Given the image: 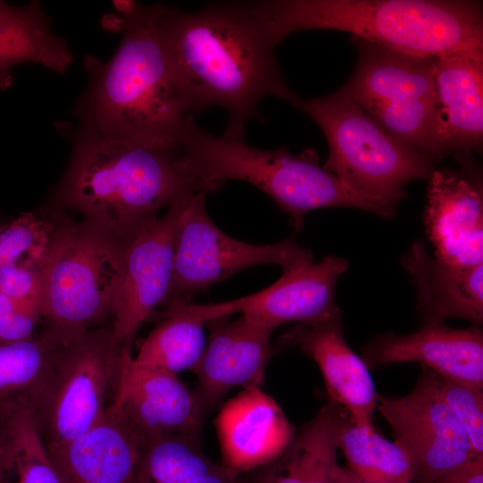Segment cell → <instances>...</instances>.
I'll return each instance as SVG.
<instances>
[{
  "label": "cell",
  "instance_id": "1",
  "mask_svg": "<svg viewBox=\"0 0 483 483\" xmlns=\"http://www.w3.org/2000/svg\"><path fill=\"white\" fill-rule=\"evenodd\" d=\"M166 33L185 112L223 107L226 136L245 139L247 122L263 121L258 106L265 97L291 104L298 97L248 3H212L193 12L167 7Z\"/></svg>",
  "mask_w": 483,
  "mask_h": 483
},
{
  "label": "cell",
  "instance_id": "2",
  "mask_svg": "<svg viewBox=\"0 0 483 483\" xmlns=\"http://www.w3.org/2000/svg\"><path fill=\"white\" fill-rule=\"evenodd\" d=\"M167 7L138 4L121 15L122 41L110 60L88 55L89 87L75 108L79 127L157 148H179L187 117L175 80Z\"/></svg>",
  "mask_w": 483,
  "mask_h": 483
},
{
  "label": "cell",
  "instance_id": "3",
  "mask_svg": "<svg viewBox=\"0 0 483 483\" xmlns=\"http://www.w3.org/2000/svg\"><path fill=\"white\" fill-rule=\"evenodd\" d=\"M72 140L55 199L109 235L129 236L183 194L212 192L193 174L182 145L151 147L80 127Z\"/></svg>",
  "mask_w": 483,
  "mask_h": 483
},
{
  "label": "cell",
  "instance_id": "4",
  "mask_svg": "<svg viewBox=\"0 0 483 483\" xmlns=\"http://www.w3.org/2000/svg\"><path fill=\"white\" fill-rule=\"evenodd\" d=\"M249 7L275 48L298 30H336L421 57L483 52L479 1L267 0Z\"/></svg>",
  "mask_w": 483,
  "mask_h": 483
},
{
  "label": "cell",
  "instance_id": "5",
  "mask_svg": "<svg viewBox=\"0 0 483 483\" xmlns=\"http://www.w3.org/2000/svg\"><path fill=\"white\" fill-rule=\"evenodd\" d=\"M181 143L186 160L197 178L212 192L227 180L249 182L266 194L290 217L296 232L305 216L315 209L347 207L377 216L383 204L348 187L319 165L314 148L292 154L286 147L261 149L245 139L213 135L187 114Z\"/></svg>",
  "mask_w": 483,
  "mask_h": 483
},
{
  "label": "cell",
  "instance_id": "6",
  "mask_svg": "<svg viewBox=\"0 0 483 483\" xmlns=\"http://www.w3.org/2000/svg\"><path fill=\"white\" fill-rule=\"evenodd\" d=\"M125 238L85 222L61 223L39 277L47 328L71 337L114 318Z\"/></svg>",
  "mask_w": 483,
  "mask_h": 483
},
{
  "label": "cell",
  "instance_id": "7",
  "mask_svg": "<svg viewBox=\"0 0 483 483\" xmlns=\"http://www.w3.org/2000/svg\"><path fill=\"white\" fill-rule=\"evenodd\" d=\"M292 105L322 130L329 150L323 167L355 191L395 208L410 182L429 176L428 157L395 140L339 89Z\"/></svg>",
  "mask_w": 483,
  "mask_h": 483
},
{
  "label": "cell",
  "instance_id": "8",
  "mask_svg": "<svg viewBox=\"0 0 483 483\" xmlns=\"http://www.w3.org/2000/svg\"><path fill=\"white\" fill-rule=\"evenodd\" d=\"M126 352L131 349L116 342L112 324L64 341L30 411L46 449L70 442L102 417Z\"/></svg>",
  "mask_w": 483,
  "mask_h": 483
},
{
  "label": "cell",
  "instance_id": "9",
  "mask_svg": "<svg viewBox=\"0 0 483 483\" xmlns=\"http://www.w3.org/2000/svg\"><path fill=\"white\" fill-rule=\"evenodd\" d=\"M356 69L339 89L398 142L429 158L436 97L433 57L356 37Z\"/></svg>",
  "mask_w": 483,
  "mask_h": 483
},
{
  "label": "cell",
  "instance_id": "10",
  "mask_svg": "<svg viewBox=\"0 0 483 483\" xmlns=\"http://www.w3.org/2000/svg\"><path fill=\"white\" fill-rule=\"evenodd\" d=\"M204 192L190 193L180 218L174 252V274L165 307L188 302L244 268L275 264L283 271L313 261L310 250L300 247L294 237L257 245L233 239L208 216Z\"/></svg>",
  "mask_w": 483,
  "mask_h": 483
},
{
  "label": "cell",
  "instance_id": "11",
  "mask_svg": "<svg viewBox=\"0 0 483 483\" xmlns=\"http://www.w3.org/2000/svg\"><path fill=\"white\" fill-rule=\"evenodd\" d=\"M190 193L173 201L161 217L125 237L112 321L114 337L125 348L131 349L142 324L165 305L174 274L178 225Z\"/></svg>",
  "mask_w": 483,
  "mask_h": 483
},
{
  "label": "cell",
  "instance_id": "12",
  "mask_svg": "<svg viewBox=\"0 0 483 483\" xmlns=\"http://www.w3.org/2000/svg\"><path fill=\"white\" fill-rule=\"evenodd\" d=\"M414 389L401 397L377 395L376 410L390 424L421 482L434 483L476 456L442 400L436 373L423 367Z\"/></svg>",
  "mask_w": 483,
  "mask_h": 483
},
{
  "label": "cell",
  "instance_id": "13",
  "mask_svg": "<svg viewBox=\"0 0 483 483\" xmlns=\"http://www.w3.org/2000/svg\"><path fill=\"white\" fill-rule=\"evenodd\" d=\"M348 266L343 258L327 256L284 271L275 283L253 294L214 304L186 302L181 309L204 324L234 313L272 330L290 322L313 323L338 310L335 286Z\"/></svg>",
  "mask_w": 483,
  "mask_h": 483
},
{
  "label": "cell",
  "instance_id": "14",
  "mask_svg": "<svg viewBox=\"0 0 483 483\" xmlns=\"http://www.w3.org/2000/svg\"><path fill=\"white\" fill-rule=\"evenodd\" d=\"M126 352L113 396L140 449L167 436L199 439L205 415L201 402L177 375L135 366Z\"/></svg>",
  "mask_w": 483,
  "mask_h": 483
},
{
  "label": "cell",
  "instance_id": "15",
  "mask_svg": "<svg viewBox=\"0 0 483 483\" xmlns=\"http://www.w3.org/2000/svg\"><path fill=\"white\" fill-rule=\"evenodd\" d=\"M216 318L205 323L210 335L197 366L194 393L206 411L232 388L259 386L273 353L270 336L274 330L242 316Z\"/></svg>",
  "mask_w": 483,
  "mask_h": 483
},
{
  "label": "cell",
  "instance_id": "16",
  "mask_svg": "<svg viewBox=\"0 0 483 483\" xmlns=\"http://www.w3.org/2000/svg\"><path fill=\"white\" fill-rule=\"evenodd\" d=\"M280 343L297 346L314 359L333 402L343 406L357 426H374L377 394L369 368L344 339L339 309L321 320L297 324Z\"/></svg>",
  "mask_w": 483,
  "mask_h": 483
},
{
  "label": "cell",
  "instance_id": "17",
  "mask_svg": "<svg viewBox=\"0 0 483 483\" xmlns=\"http://www.w3.org/2000/svg\"><path fill=\"white\" fill-rule=\"evenodd\" d=\"M222 464L237 474L276 460L294 438V428L277 402L259 386L243 389L216 419Z\"/></svg>",
  "mask_w": 483,
  "mask_h": 483
},
{
  "label": "cell",
  "instance_id": "18",
  "mask_svg": "<svg viewBox=\"0 0 483 483\" xmlns=\"http://www.w3.org/2000/svg\"><path fill=\"white\" fill-rule=\"evenodd\" d=\"M368 368L419 362L437 375L483 388V334L477 327L457 330L426 326L407 335H383L363 349Z\"/></svg>",
  "mask_w": 483,
  "mask_h": 483
},
{
  "label": "cell",
  "instance_id": "19",
  "mask_svg": "<svg viewBox=\"0 0 483 483\" xmlns=\"http://www.w3.org/2000/svg\"><path fill=\"white\" fill-rule=\"evenodd\" d=\"M436 106L430 156L479 148L483 136V52L433 57Z\"/></svg>",
  "mask_w": 483,
  "mask_h": 483
},
{
  "label": "cell",
  "instance_id": "20",
  "mask_svg": "<svg viewBox=\"0 0 483 483\" xmlns=\"http://www.w3.org/2000/svg\"><path fill=\"white\" fill-rule=\"evenodd\" d=\"M423 221L435 258L453 267L483 264V199L464 178L446 171L429 174Z\"/></svg>",
  "mask_w": 483,
  "mask_h": 483
},
{
  "label": "cell",
  "instance_id": "21",
  "mask_svg": "<svg viewBox=\"0 0 483 483\" xmlns=\"http://www.w3.org/2000/svg\"><path fill=\"white\" fill-rule=\"evenodd\" d=\"M46 450L61 483H131L140 453L114 398L89 429Z\"/></svg>",
  "mask_w": 483,
  "mask_h": 483
},
{
  "label": "cell",
  "instance_id": "22",
  "mask_svg": "<svg viewBox=\"0 0 483 483\" xmlns=\"http://www.w3.org/2000/svg\"><path fill=\"white\" fill-rule=\"evenodd\" d=\"M417 292V309L427 326L449 318L483 321V264L459 267L428 253L422 241L414 242L401 258Z\"/></svg>",
  "mask_w": 483,
  "mask_h": 483
},
{
  "label": "cell",
  "instance_id": "23",
  "mask_svg": "<svg viewBox=\"0 0 483 483\" xmlns=\"http://www.w3.org/2000/svg\"><path fill=\"white\" fill-rule=\"evenodd\" d=\"M74 62L67 42L56 36L38 1L15 6L0 1V89L12 83L13 69L33 63L64 74Z\"/></svg>",
  "mask_w": 483,
  "mask_h": 483
},
{
  "label": "cell",
  "instance_id": "24",
  "mask_svg": "<svg viewBox=\"0 0 483 483\" xmlns=\"http://www.w3.org/2000/svg\"><path fill=\"white\" fill-rule=\"evenodd\" d=\"M58 225L35 212L0 225V292L38 301L40 273Z\"/></svg>",
  "mask_w": 483,
  "mask_h": 483
},
{
  "label": "cell",
  "instance_id": "25",
  "mask_svg": "<svg viewBox=\"0 0 483 483\" xmlns=\"http://www.w3.org/2000/svg\"><path fill=\"white\" fill-rule=\"evenodd\" d=\"M67 337L46 327L39 335L0 342V408L31 410Z\"/></svg>",
  "mask_w": 483,
  "mask_h": 483
},
{
  "label": "cell",
  "instance_id": "26",
  "mask_svg": "<svg viewBox=\"0 0 483 483\" xmlns=\"http://www.w3.org/2000/svg\"><path fill=\"white\" fill-rule=\"evenodd\" d=\"M131 483H245L223 464L209 459L198 439L167 436L140 449Z\"/></svg>",
  "mask_w": 483,
  "mask_h": 483
},
{
  "label": "cell",
  "instance_id": "27",
  "mask_svg": "<svg viewBox=\"0 0 483 483\" xmlns=\"http://www.w3.org/2000/svg\"><path fill=\"white\" fill-rule=\"evenodd\" d=\"M336 444L350 471L363 482L411 483L415 479L411 461L404 449L386 439L374 426L361 428L349 415H342Z\"/></svg>",
  "mask_w": 483,
  "mask_h": 483
},
{
  "label": "cell",
  "instance_id": "28",
  "mask_svg": "<svg viewBox=\"0 0 483 483\" xmlns=\"http://www.w3.org/2000/svg\"><path fill=\"white\" fill-rule=\"evenodd\" d=\"M157 314L158 323L132 357V364L175 375L192 370L208 343L205 324L174 306Z\"/></svg>",
  "mask_w": 483,
  "mask_h": 483
},
{
  "label": "cell",
  "instance_id": "29",
  "mask_svg": "<svg viewBox=\"0 0 483 483\" xmlns=\"http://www.w3.org/2000/svg\"><path fill=\"white\" fill-rule=\"evenodd\" d=\"M0 483H61L30 410L14 416L11 437L0 454Z\"/></svg>",
  "mask_w": 483,
  "mask_h": 483
},
{
  "label": "cell",
  "instance_id": "30",
  "mask_svg": "<svg viewBox=\"0 0 483 483\" xmlns=\"http://www.w3.org/2000/svg\"><path fill=\"white\" fill-rule=\"evenodd\" d=\"M342 413L335 404L325 405L303 428L306 483H341L343 469L337 463L336 434Z\"/></svg>",
  "mask_w": 483,
  "mask_h": 483
},
{
  "label": "cell",
  "instance_id": "31",
  "mask_svg": "<svg viewBox=\"0 0 483 483\" xmlns=\"http://www.w3.org/2000/svg\"><path fill=\"white\" fill-rule=\"evenodd\" d=\"M438 393L465 432L476 456H483L482 389L443 377L436 373Z\"/></svg>",
  "mask_w": 483,
  "mask_h": 483
},
{
  "label": "cell",
  "instance_id": "32",
  "mask_svg": "<svg viewBox=\"0 0 483 483\" xmlns=\"http://www.w3.org/2000/svg\"><path fill=\"white\" fill-rule=\"evenodd\" d=\"M42 318L38 300H21L0 292V342L29 338Z\"/></svg>",
  "mask_w": 483,
  "mask_h": 483
},
{
  "label": "cell",
  "instance_id": "33",
  "mask_svg": "<svg viewBox=\"0 0 483 483\" xmlns=\"http://www.w3.org/2000/svg\"><path fill=\"white\" fill-rule=\"evenodd\" d=\"M434 483H483V456L474 457Z\"/></svg>",
  "mask_w": 483,
  "mask_h": 483
},
{
  "label": "cell",
  "instance_id": "34",
  "mask_svg": "<svg viewBox=\"0 0 483 483\" xmlns=\"http://www.w3.org/2000/svg\"><path fill=\"white\" fill-rule=\"evenodd\" d=\"M17 411L0 408V454L4 452L11 437L13 419Z\"/></svg>",
  "mask_w": 483,
  "mask_h": 483
},
{
  "label": "cell",
  "instance_id": "35",
  "mask_svg": "<svg viewBox=\"0 0 483 483\" xmlns=\"http://www.w3.org/2000/svg\"><path fill=\"white\" fill-rule=\"evenodd\" d=\"M341 483H366L357 479L350 470L343 471Z\"/></svg>",
  "mask_w": 483,
  "mask_h": 483
},
{
  "label": "cell",
  "instance_id": "36",
  "mask_svg": "<svg viewBox=\"0 0 483 483\" xmlns=\"http://www.w3.org/2000/svg\"><path fill=\"white\" fill-rule=\"evenodd\" d=\"M3 224H4V222H0V225H3Z\"/></svg>",
  "mask_w": 483,
  "mask_h": 483
}]
</instances>
